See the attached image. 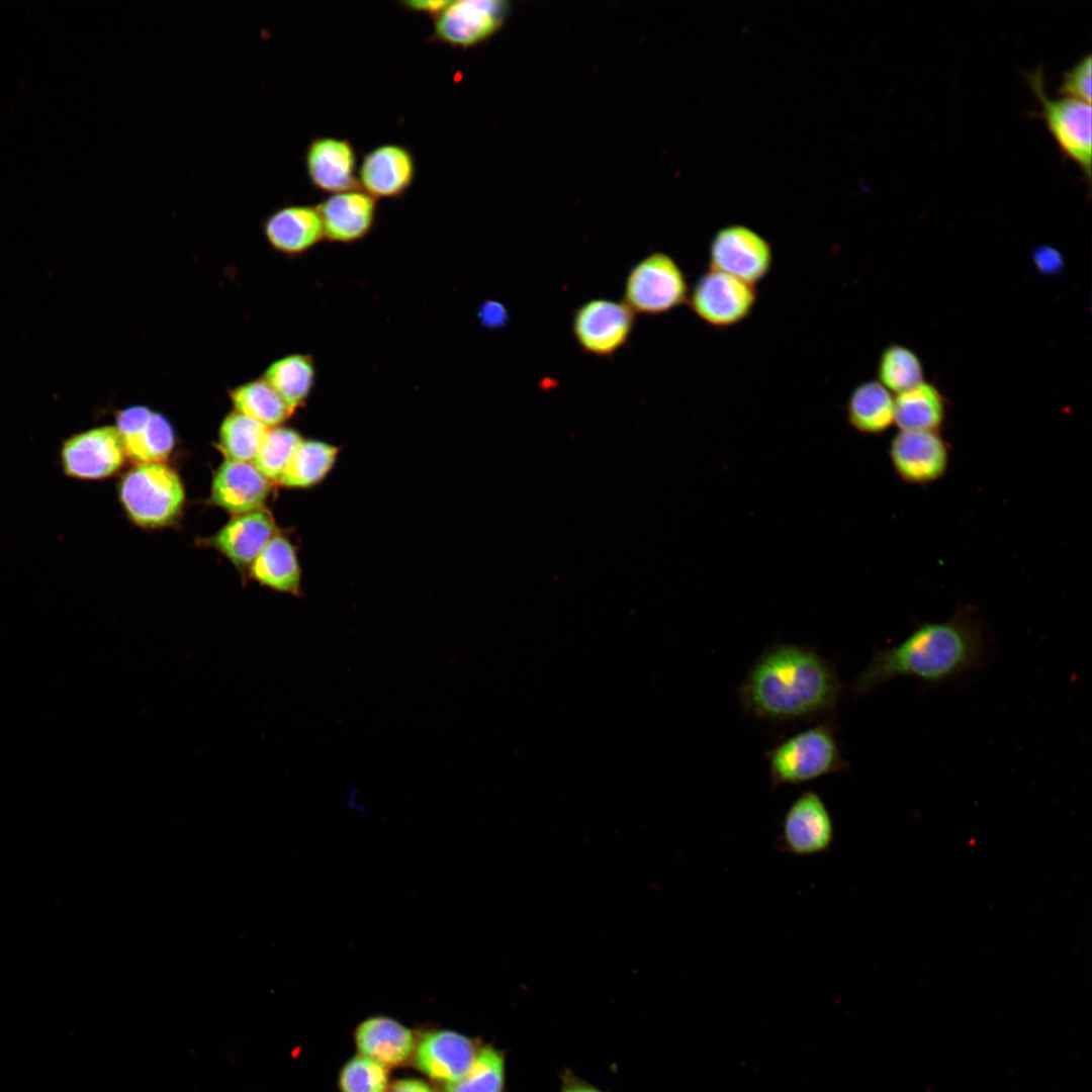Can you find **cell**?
Returning a JSON list of instances; mask_svg holds the SVG:
<instances>
[{
    "instance_id": "f546056e",
    "label": "cell",
    "mask_w": 1092,
    "mask_h": 1092,
    "mask_svg": "<svg viewBox=\"0 0 1092 1092\" xmlns=\"http://www.w3.org/2000/svg\"><path fill=\"white\" fill-rule=\"evenodd\" d=\"M877 373L878 381L890 392L897 394L924 381L920 358L913 350L900 344H891L882 351Z\"/></svg>"
},
{
    "instance_id": "ac0fdd59",
    "label": "cell",
    "mask_w": 1092,
    "mask_h": 1092,
    "mask_svg": "<svg viewBox=\"0 0 1092 1092\" xmlns=\"http://www.w3.org/2000/svg\"><path fill=\"white\" fill-rule=\"evenodd\" d=\"M270 490L271 481L252 462L225 460L214 475L210 500L239 516L263 509Z\"/></svg>"
},
{
    "instance_id": "5b68a950",
    "label": "cell",
    "mask_w": 1092,
    "mask_h": 1092,
    "mask_svg": "<svg viewBox=\"0 0 1092 1092\" xmlns=\"http://www.w3.org/2000/svg\"><path fill=\"white\" fill-rule=\"evenodd\" d=\"M689 292L686 275L675 259L653 252L630 268L624 302L634 313L659 315L686 304Z\"/></svg>"
},
{
    "instance_id": "7c38bea8",
    "label": "cell",
    "mask_w": 1092,
    "mask_h": 1092,
    "mask_svg": "<svg viewBox=\"0 0 1092 1092\" xmlns=\"http://www.w3.org/2000/svg\"><path fill=\"white\" fill-rule=\"evenodd\" d=\"M126 457L116 427L94 428L69 438L61 450V462L68 476L101 479L115 473Z\"/></svg>"
},
{
    "instance_id": "277c9868",
    "label": "cell",
    "mask_w": 1092,
    "mask_h": 1092,
    "mask_svg": "<svg viewBox=\"0 0 1092 1092\" xmlns=\"http://www.w3.org/2000/svg\"><path fill=\"white\" fill-rule=\"evenodd\" d=\"M121 504L128 517L143 527L172 523L184 504L178 474L164 463H140L122 478Z\"/></svg>"
},
{
    "instance_id": "30bf717a",
    "label": "cell",
    "mask_w": 1092,
    "mask_h": 1092,
    "mask_svg": "<svg viewBox=\"0 0 1092 1092\" xmlns=\"http://www.w3.org/2000/svg\"><path fill=\"white\" fill-rule=\"evenodd\" d=\"M774 265L770 243L754 230L731 224L720 229L709 247V269L729 274L755 285Z\"/></svg>"
},
{
    "instance_id": "83f0119b",
    "label": "cell",
    "mask_w": 1092,
    "mask_h": 1092,
    "mask_svg": "<svg viewBox=\"0 0 1092 1092\" xmlns=\"http://www.w3.org/2000/svg\"><path fill=\"white\" fill-rule=\"evenodd\" d=\"M507 1053L481 1043L469 1071L458 1081L440 1085V1092H505Z\"/></svg>"
},
{
    "instance_id": "836d02e7",
    "label": "cell",
    "mask_w": 1092,
    "mask_h": 1092,
    "mask_svg": "<svg viewBox=\"0 0 1092 1092\" xmlns=\"http://www.w3.org/2000/svg\"><path fill=\"white\" fill-rule=\"evenodd\" d=\"M1091 55L1088 54L1065 72L1059 93L1091 104Z\"/></svg>"
},
{
    "instance_id": "4dcf8cb0",
    "label": "cell",
    "mask_w": 1092,
    "mask_h": 1092,
    "mask_svg": "<svg viewBox=\"0 0 1092 1092\" xmlns=\"http://www.w3.org/2000/svg\"><path fill=\"white\" fill-rule=\"evenodd\" d=\"M269 428L237 412L229 415L219 430V448L226 460L253 462Z\"/></svg>"
},
{
    "instance_id": "d6986e66",
    "label": "cell",
    "mask_w": 1092,
    "mask_h": 1092,
    "mask_svg": "<svg viewBox=\"0 0 1092 1092\" xmlns=\"http://www.w3.org/2000/svg\"><path fill=\"white\" fill-rule=\"evenodd\" d=\"M270 246L287 256L301 255L325 239L316 205L289 204L274 210L263 223Z\"/></svg>"
},
{
    "instance_id": "7a4b0ae2",
    "label": "cell",
    "mask_w": 1092,
    "mask_h": 1092,
    "mask_svg": "<svg viewBox=\"0 0 1092 1092\" xmlns=\"http://www.w3.org/2000/svg\"><path fill=\"white\" fill-rule=\"evenodd\" d=\"M987 637L979 615L960 607L943 622H921L899 643L874 652L851 685L855 696L867 695L896 677L910 676L939 685L985 663Z\"/></svg>"
},
{
    "instance_id": "2e32d148",
    "label": "cell",
    "mask_w": 1092,
    "mask_h": 1092,
    "mask_svg": "<svg viewBox=\"0 0 1092 1092\" xmlns=\"http://www.w3.org/2000/svg\"><path fill=\"white\" fill-rule=\"evenodd\" d=\"M304 166L310 184L330 194L360 188L356 153L348 140L320 136L306 147Z\"/></svg>"
},
{
    "instance_id": "cb8c5ba5",
    "label": "cell",
    "mask_w": 1092,
    "mask_h": 1092,
    "mask_svg": "<svg viewBox=\"0 0 1092 1092\" xmlns=\"http://www.w3.org/2000/svg\"><path fill=\"white\" fill-rule=\"evenodd\" d=\"M251 575L260 583L293 596L300 594V567L293 546L275 535L250 565Z\"/></svg>"
},
{
    "instance_id": "3957f363",
    "label": "cell",
    "mask_w": 1092,
    "mask_h": 1092,
    "mask_svg": "<svg viewBox=\"0 0 1092 1092\" xmlns=\"http://www.w3.org/2000/svg\"><path fill=\"white\" fill-rule=\"evenodd\" d=\"M833 719L805 728L765 751L771 790L850 769V763L842 756Z\"/></svg>"
},
{
    "instance_id": "6da1fadb",
    "label": "cell",
    "mask_w": 1092,
    "mask_h": 1092,
    "mask_svg": "<svg viewBox=\"0 0 1092 1092\" xmlns=\"http://www.w3.org/2000/svg\"><path fill=\"white\" fill-rule=\"evenodd\" d=\"M844 686L835 664L813 646L774 643L737 688L745 715L771 723L834 717Z\"/></svg>"
},
{
    "instance_id": "8fae6325",
    "label": "cell",
    "mask_w": 1092,
    "mask_h": 1092,
    "mask_svg": "<svg viewBox=\"0 0 1092 1092\" xmlns=\"http://www.w3.org/2000/svg\"><path fill=\"white\" fill-rule=\"evenodd\" d=\"M510 4L504 0H457L434 18L432 39L470 48L489 38L504 23Z\"/></svg>"
},
{
    "instance_id": "f35d334b",
    "label": "cell",
    "mask_w": 1092,
    "mask_h": 1092,
    "mask_svg": "<svg viewBox=\"0 0 1092 1092\" xmlns=\"http://www.w3.org/2000/svg\"><path fill=\"white\" fill-rule=\"evenodd\" d=\"M387 1092H435L433 1088L423 1080L416 1078L399 1079L391 1083Z\"/></svg>"
},
{
    "instance_id": "e575fe53",
    "label": "cell",
    "mask_w": 1092,
    "mask_h": 1092,
    "mask_svg": "<svg viewBox=\"0 0 1092 1092\" xmlns=\"http://www.w3.org/2000/svg\"><path fill=\"white\" fill-rule=\"evenodd\" d=\"M478 320L487 329L496 330L504 328L509 323V311L506 306L496 300L486 299L477 311Z\"/></svg>"
},
{
    "instance_id": "8d00e7d4",
    "label": "cell",
    "mask_w": 1092,
    "mask_h": 1092,
    "mask_svg": "<svg viewBox=\"0 0 1092 1092\" xmlns=\"http://www.w3.org/2000/svg\"><path fill=\"white\" fill-rule=\"evenodd\" d=\"M559 1092H607L596 1085L587 1082L573 1073L569 1068H564L559 1075Z\"/></svg>"
},
{
    "instance_id": "7402d4cb",
    "label": "cell",
    "mask_w": 1092,
    "mask_h": 1092,
    "mask_svg": "<svg viewBox=\"0 0 1092 1092\" xmlns=\"http://www.w3.org/2000/svg\"><path fill=\"white\" fill-rule=\"evenodd\" d=\"M945 413L946 402L940 390L923 381L897 394L894 425L900 431L939 432Z\"/></svg>"
},
{
    "instance_id": "8992f818",
    "label": "cell",
    "mask_w": 1092,
    "mask_h": 1092,
    "mask_svg": "<svg viewBox=\"0 0 1092 1092\" xmlns=\"http://www.w3.org/2000/svg\"><path fill=\"white\" fill-rule=\"evenodd\" d=\"M1027 82L1036 96L1040 113L1061 152L1072 160L1091 180V104L1067 97L1051 99L1045 91L1044 75L1040 68L1029 73Z\"/></svg>"
},
{
    "instance_id": "d590c367",
    "label": "cell",
    "mask_w": 1092,
    "mask_h": 1092,
    "mask_svg": "<svg viewBox=\"0 0 1092 1092\" xmlns=\"http://www.w3.org/2000/svg\"><path fill=\"white\" fill-rule=\"evenodd\" d=\"M1032 259L1036 269L1045 275L1056 274L1064 266L1062 254L1053 247L1040 246L1034 250Z\"/></svg>"
},
{
    "instance_id": "e0dca14e",
    "label": "cell",
    "mask_w": 1092,
    "mask_h": 1092,
    "mask_svg": "<svg viewBox=\"0 0 1092 1092\" xmlns=\"http://www.w3.org/2000/svg\"><path fill=\"white\" fill-rule=\"evenodd\" d=\"M325 240L352 244L364 239L373 229L376 199L360 188L334 193L316 205Z\"/></svg>"
},
{
    "instance_id": "d6a6232c",
    "label": "cell",
    "mask_w": 1092,
    "mask_h": 1092,
    "mask_svg": "<svg viewBox=\"0 0 1092 1092\" xmlns=\"http://www.w3.org/2000/svg\"><path fill=\"white\" fill-rule=\"evenodd\" d=\"M388 1069L371 1058L354 1056L340 1071L339 1088L341 1092H387Z\"/></svg>"
},
{
    "instance_id": "1f68e13d",
    "label": "cell",
    "mask_w": 1092,
    "mask_h": 1092,
    "mask_svg": "<svg viewBox=\"0 0 1092 1092\" xmlns=\"http://www.w3.org/2000/svg\"><path fill=\"white\" fill-rule=\"evenodd\" d=\"M301 441L292 429L269 428L252 463L268 480L279 482Z\"/></svg>"
},
{
    "instance_id": "5bb4252c",
    "label": "cell",
    "mask_w": 1092,
    "mask_h": 1092,
    "mask_svg": "<svg viewBox=\"0 0 1092 1092\" xmlns=\"http://www.w3.org/2000/svg\"><path fill=\"white\" fill-rule=\"evenodd\" d=\"M481 1042L451 1029H434L417 1038L413 1062L440 1085L461 1079L473 1065Z\"/></svg>"
},
{
    "instance_id": "44dd1931",
    "label": "cell",
    "mask_w": 1092,
    "mask_h": 1092,
    "mask_svg": "<svg viewBox=\"0 0 1092 1092\" xmlns=\"http://www.w3.org/2000/svg\"><path fill=\"white\" fill-rule=\"evenodd\" d=\"M275 524L264 509L239 515L212 538V545L235 565H251L270 539L275 536Z\"/></svg>"
},
{
    "instance_id": "9a60e30c",
    "label": "cell",
    "mask_w": 1092,
    "mask_h": 1092,
    "mask_svg": "<svg viewBox=\"0 0 1092 1092\" xmlns=\"http://www.w3.org/2000/svg\"><path fill=\"white\" fill-rule=\"evenodd\" d=\"M416 163L411 151L396 144L378 146L368 152L359 167L360 189L377 198H398L414 182Z\"/></svg>"
},
{
    "instance_id": "603a6c76",
    "label": "cell",
    "mask_w": 1092,
    "mask_h": 1092,
    "mask_svg": "<svg viewBox=\"0 0 1092 1092\" xmlns=\"http://www.w3.org/2000/svg\"><path fill=\"white\" fill-rule=\"evenodd\" d=\"M895 398L877 380L859 383L851 391L847 405V421L856 431L881 435L894 425Z\"/></svg>"
},
{
    "instance_id": "ba28073f",
    "label": "cell",
    "mask_w": 1092,
    "mask_h": 1092,
    "mask_svg": "<svg viewBox=\"0 0 1092 1092\" xmlns=\"http://www.w3.org/2000/svg\"><path fill=\"white\" fill-rule=\"evenodd\" d=\"M756 301L755 285L708 269L690 288L687 304L708 326L726 329L745 321Z\"/></svg>"
},
{
    "instance_id": "52a82bcc",
    "label": "cell",
    "mask_w": 1092,
    "mask_h": 1092,
    "mask_svg": "<svg viewBox=\"0 0 1092 1092\" xmlns=\"http://www.w3.org/2000/svg\"><path fill=\"white\" fill-rule=\"evenodd\" d=\"M774 848L794 856L827 853L835 841V824L821 795L803 791L787 808Z\"/></svg>"
},
{
    "instance_id": "4316f807",
    "label": "cell",
    "mask_w": 1092,
    "mask_h": 1092,
    "mask_svg": "<svg viewBox=\"0 0 1092 1092\" xmlns=\"http://www.w3.org/2000/svg\"><path fill=\"white\" fill-rule=\"evenodd\" d=\"M237 413L267 428L279 427L292 414L279 394L264 380L250 381L231 391Z\"/></svg>"
},
{
    "instance_id": "484cf974",
    "label": "cell",
    "mask_w": 1092,
    "mask_h": 1092,
    "mask_svg": "<svg viewBox=\"0 0 1092 1092\" xmlns=\"http://www.w3.org/2000/svg\"><path fill=\"white\" fill-rule=\"evenodd\" d=\"M339 448L322 441L302 440L278 483L287 487H309L333 468Z\"/></svg>"
},
{
    "instance_id": "4fadbf2b",
    "label": "cell",
    "mask_w": 1092,
    "mask_h": 1092,
    "mask_svg": "<svg viewBox=\"0 0 1092 1092\" xmlns=\"http://www.w3.org/2000/svg\"><path fill=\"white\" fill-rule=\"evenodd\" d=\"M889 457L902 481L926 485L945 474L949 445L939 432L899 431L891 440Z\"/></svg>"
},
{
    "instance_id": "ffe728a7",
    "label": "cell",
    "mask_w": 1092,
    "mask_h": 1092,
    "mask_svg": "<svg viewBox=\"0 0 1092 1092\" xmlns=\"http://www.w3.org/2000/svg\"><path fill=\"white\" fill-rule=\"evenodd\" d=\"M354 1038L359 1055L392 1068L413 1059L418 1037L399 1021L377 1015L363 1020L356 1027Z\"/></svg>"
},
{
    "instance_id": "9c48e42d",
    "label": "cell",
    "mask_w": 1092,
    "mask_h": 1092,
    "mask_svg": "<svg viewBox=\"0 0 1092 1092\" xmlns=\"http://www.w3.org/2000/svg\"><path fill=\"white\" fill-rule=\"evenodd\" d=\"M635 326V313L624 302L594 298L577 306L572 316V334L581 350L597 357H612L628 343Z\"/></svg>"
},
{
    "instance_id": "d4e9b609",
    "label": "cell",
    "mask_w": 1092,
    "mask_h": 1092,
    "mask_svg": "<svg viewBox=\"0 0 1092 1092\" xmlns=\"http://www.w3.org/2000/svg\"><path fill=\"white\" fill-rule=\"evenodd\" d=\"M264 380L279 394L293 413L305 402L315 380L314 361L307 354H290L267 368Z\"/></svg>"
},
{
    "instance_id": "f1b7e54d",
    "label": "cell",
    "mask_w": 1092,
    "mask_h": 1092,
    "mask_svg": "<svg viewBox=\"0 0 1092 1092\" xmlns=\"http://www.w3.org/2000/svg\"><path fill=\"white\" fill-rule=\"evenodd\" d=\"M121 438L126 456L140 463H163L174 447L171 425L154 412L138 430Z\"/></svg>"
},
{
    "instance_id": "74e56055",
    "label": "cell",
    "mask_w": 1092,
    "mask_h": 1092,
    "mask_svg": "<svg viewBox=\"0 0 1092 1092\" xmlns=\"http://www.w3.org/2000/svg\"><path fill=\"white\" fill-rule=\"evenodd\" d=\"M448 0H410L401 1L399 5L406 10L422 12L435 18L438 16L448 5Z\"/></svg>"
}]
</instances>
